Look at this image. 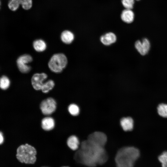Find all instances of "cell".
Segmentation results:
<instances>
[{"label": "cell", "instance_id": "obj_14", "mask_svg": "<svg viewBox=\"0 0 167 167\" xmlns=\"http://www.w3.org/2000/svg\"><path fill=\"white\" fill-rule=\"evenodd\" d=\"M41 127L46 131H49L53 129L55 126V122L54 119L50 117H46L41 121Z\"/></svg>", "mask_w": 167, "mask_h": 167}, {"label": "cell", "instance_id": "obj_20", "mask_svg": "<svg viewBox=\"0 0 167 167\" xmlns=\"http://www.w3.org/2000/svg\"><path fill=\"white\" fill-rule=\"evenodd\" d=\"M10 81L7 77L5 75H2L0 78V87L1 89H7L9 87Z\"/></svg>", "mask_w": 167, "mask_h": 167}, {"label": "cell", "instance_id": "obj_9", "mask_svg": "<svg viewBox=\"0 0 167 167\" xmlns=\"http://www.w3.org/2000/svg\"><path fill=\"white\" fill-rule=\"evenodd\" d=\"M88 140L96 145L104 147L107 141V138L103 133L96 132L90 135Z\"/></svg>", "mask_w": 167, "mask_h": 167}, {"label": "cell", "instance_id": "obj_21", "mask_svg": "<svg viewBox=\"0 0 167 167\" xmlns=\"http://www.w3.org/2000/svg\"><path fill=\"white\" fill-rule=\"evenodd\" d=\"M68 110L69 113L72 115L76 116L79 112V109L78 106L74 104L70 105L68 107Z\"/></svg>", "mask_w": 167, "mask_h": 167}, {"label": "cell", "instance_id": "obj_12", "mask_svg": "<svg viewBox=\"0 0 167 167\" xmlns=\"http://www.w3.org/2000/svg\"><path fill=\"white\" fill-rule=\"evenodd\" d=\"M120 122L122 129L125 131H131L133 128L134 121L130 117L122 118Z\"/></svg>", "mask_w": 167, "mask_h": 167}, {"label": "cell", "instance_id": "obj_15", "mask_svg": "<svg viewBox=\"0 0 167 167\" xmlns=\"http://www.w3.org/2000/svg\"><path fill=\"white\" fill-rule=\"evenodd\" d=\"M60 38L63 43L66 44H70L74 41L75 36L71 32L66 30L62 32Z\"/></svg>", "mask_w": 167, "mask_h": 167}, {"label": "cell", "instance_id": "obj_6", "mask_svg": "<svg viewBox=\"0 0 167 167\" xmlns=\"http://www.w3.org/2000/svg\"><path fill=\"white\" fill-rule=\"evenodd\" d=\"M56 105L55 100L52 97H49L41 102L40 107L42 113L44 115H49L55 111Z\"/></svg>", "mask_w": 167, "mask_h": 167}, {"label": "cell", "instance_id": "obj_18", "mask_svg": "<svg viewBox=\"0 0 167 167\" xmlns=\"http://www.w3.org/2000/svg\"><path fill=\"white\" fill-rule=\"evenodd\" d=\"M54 85L53 80L52 79L49 80L44 83L41 90L43 93H47L53 88Z\"/></svg>", "mask_w": 167, "mask_h": 167}, {"label": "cell", "instance_id": "obj_27", "mask_svg": "<svg viewBox=\"0 0 167 167\" xmlns=\"http://www.w3.org/2000/svg\"><path fill=\"white\" fill-rule=\"evenodd\" d=\"M137 0V1H139V0Z\"/></svg>", "mask_w": 167, "mask_h": 167}, {"label": "cell", "instance_id": "obj_4", "mask_svg": "<svg viewBox=\"0 0 167 167\" xmlns=\"http://www.w3.org/2000/svg\"><path fill=\"white\" fill-rule=\"evenodd\" d=\"M67 59L66 56L62 53L54 54L50 58L48 63L50 70L56 73L61 72L66 67Z\"/></svg>", "mask_w": 167, "mask_h": 167}, {"label": "cell", "instance_id": "obj_10", "mask_svg": "<svg viewBox=\"0 0 167 167\" xmlns=\"http://www.w3.org/2000/svg\"><path fill=\"white\" fill-rule=\"evenodd\" d=\"M135 47L141 55H144L148 52L150 47V44L149 40L147 38L143 39L142 41H137L135 45Z\"/></svg>", "mask_w": 167, "mask_h": 167}, {"label": "cell", "instance_id": "obj_19", "mask_svg": "<svg viewBox=\"0 0 167 167\" xmlns=\"http://www.w3.org/2000/svg\"><path fill=\"white\" fill-rule=\"evenodd\" d=\"M157 111L160 116L163 118H167V104H160L157 107Z\"/></svg>", "mask_w": 167, "mask_h": 167}, {"label": "cell", "instance_id": "obj_17", "mask_svg": "<svg viewBox=\"0 0 167 167\" xmlns=\"http://www.w3.org/2000/svg\"><path fill=\"white\" fill-rule=\"evenodd\" d=\"M33 46L34 49L38 52H42L46 48L47 45L45 42L43 40L39 39L34 41Z\"/></svg>", "mask_w": 167, "mask_h": 167}, {"label": "cell", "instance_id": "obj_22", "mask_svg": "<svg viewBox=\"0 0 167 167\" xmlns=\"http://www.w3.org/2000/svg\"><path fill=\"white\" fill-rule=\"evenodd\" d=\"M158 160L161 163L162 167H167V151L164 152L159 156Z\"/></svg>", "mask_w": 167, "mask_h": 167}, {"label": "cell", "instance_id": "obj_3", "mask_svg": "<svg viewBox=\"0 0 167 167\" xmlns=\"http://www.w3.org/2000/svg\"><path fill=\"white\" fill-rule=\"evenodd\" d=\"M36 151L33 146L28 143L19 146L16 150V157L22 163L33 164L36 161Z\"/></svg>", "mask_w": 167, "mask_h": 167}, {"label": "cell", "instance_id": "obj_1", "mask_svg": "<svg viewBox=\"0 0 167 167\" xmlns=\"http://www.w3.org/2000/svg\"><path fill=\"white\" fill-rule=\"evenodd\" d=\"M74 158L77 162L89 167L102 165L108 159L104 147L96 145L88 140L82 142Z\"/></svg>", "mask_w": 167, "mask_h": 167}, {"label": "cell", "instance_id": "obj_23", "mask_svg": "<svg viewBox=\"0 0 167 167\" xmlns=\"http://www.w3.org/2000/svg\"><path fill=\"white\" fill-rule=\"evenodd\" d=\"M122 3L125 9H131L133 6L134 0H122Z\"/></svg>", "mask_w": 167, "mask_h": 167}, {"label": "cell", "instance_id": "obj_13", "mask_svg": "<svg viewBox=\"0 0 167 167\" xmlns=\"http://www.w3.org/2000/svg\"><path fill=\"white\" fill-rule=\"evenodd\" d=\"M121 17L123 22L129 24L133 21L134 14L131 9H125L122 11Z\"/></svg>", "mask_w": 167, "mask_h": 167}, {"label": "cell", "instance_id": "obj_16", "mask_svg": "<svg viewBox=\"0 0 167 167\" xmlns=\"http://www.w3.org/2000/svg\"><path fill=\"white\" fill-rule=\"evenodd\" d=\"M67 143L70 148L73 150H75L79 148V143L78 139L76 136L72 135L68 138Z\"/></svg>", "mask_w": 167, "mask_h": 167}, {"label": "cell", "instance_id": "obj_8", "mask_svg": "<svg viewBox=\"0 0 167 167\" xmlns=\"http://www.w3.org/2000/svg\"><path fill=\"white\" fill-rule=\"evenodd\" d=\"M47 78V75L44 73H36L32 76L31 82L33 88L36 90H41L44 84V81Z\"/></svg>", "mask_w": 167, "mask_h": 167}, {"label": "cell", "instance_id": "obj_7", "mask_svg": "<svg viewBox=\"0 0 167 167\" xmlns=\"http://www.w3.org/2000/svg\"><path fill=\"white\" fill-rule=\"evenodd\" d=\"M21 5L23 9L28 10L30 9L32 6V0H10L8 6L11 11H15Z\"/></svg>", "mask_w": 167, "mask_h": 167}, {"label": "cell", "instance_id": "obj_5", "mask_svg": "<svg viewBox=\"0 0 167 167\" xmlns=\"http://www.w3.org/2000/svg\"><path fill=\"white\" fill-rule=\"evenodd\" d=\"M32 61V56L28 54H24L19 56L16 60V64L19 71L23 73H28L31 69V66L27 64Z\"/></svg>", "mask_w": 167, "mask_h": 167}, {"label": "cell", "instance_id": "obj_2", "mask_svg": "<svg viewBox=\"0 0 167 167\" xmlns=\"http://www.w3.org/2000/svg\"><path fill=\"white\" fill-rule=\"evenodd\" d=\"M139 150L133 147H123L118 152L115 160L117 167H133L139 156Z\"/></svg>", "mask_w": 167, "mask_h": 167}, {"label": "cell", "instance_id": "obj_26", "mask_svg": "<svg viewBox=\"0 0 167 167\" xmlns=\"http://www.w3.org/2000/svg\"></svg>", "mask_w": 167, "mask_h": 167}, {"label": "cell", "instance_id": "obj_25", "mask_svg": "<svg viewBox=\"0 0 167 167\" xmlns=\"http://www.w3.org/2000/svg\"><path fill=\"white\" fill-rule=\"evenodd\" d=\"M62 167H68V166H62Z\"/></svg>", "mask_w": 167, "mask_h": 167}, {"label": "cell", "instance_id": "obj_24", "mask_svg": "<svg viewBox=\"0 0 167 167\" xmlns=\"http://www.w3.org/2000/svg\"><path fill=\"white\" fill-rule=\"evenodd\" d=\"M4 141V138L3 135V134L1 131L0 133V143L2 144L3 143Z\"/></svg>", "mask_w": 167, "mask_h": 167}, {"label": "cell", "instance_id": "obj_11", "mask_svg": "<svg viewBox=\"0 0 167 167\" xmlns=\"http://www.w3.org/2000/svg\"><path fill=\"white\" fill-rule=\"evenodd\" d=\"M100 40L104 45L109 46L116 42L117 37L113 33L108 32L101 36L100 37Z\"/></svg>", "mask_w": 167, "mask_h": 167}]
</instances>
